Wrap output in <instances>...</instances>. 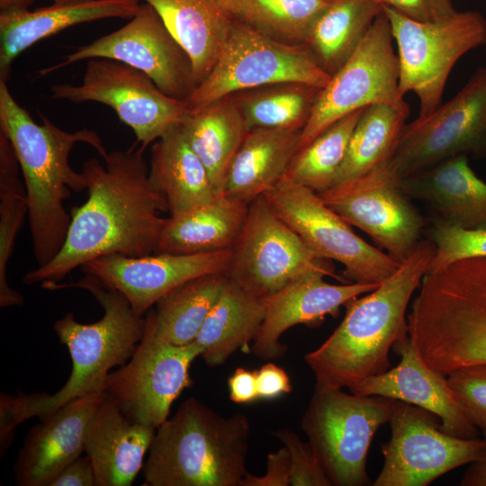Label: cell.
Returning <instances> with one entry per match:
<instances>
[{"label": "cell", "mask_w": 486, "mask_h": 486, "mask_svg": "<svg viewBox=\"0 0 486 486\" xmlns=\"http://www.w3.org/2000/svg\"><path fill=\"white\" fill-rule=\"evenodd\" d=\"M144 150L140 146L115 150L104 157V165L96 158L83 164L88 197L72 209L60 251L28 272L25 284L42 288L60 283L75 268L103 256L154 254L166 220L159 212L167 210L149 184Z\"/></svg>", "instance_id": "cell-1"}, {"label": "cell", "mask_w": 486, "mask_h": 486, "mask_svg": "<svg viewBox=\"0 0 486 486\" xmlns=\"http://www.w3.org/2000/svg\"><path fill=\"white\" fill-rule=\"evenodd\" d=\"M435 253V244L421 239L400 266L374 290L348 301L339 326L305 356L316 383L347 388L392 368L390 349L409 338L406 311Z\"/></svg>", "instance_id": "cell-2"}, {"label": "cell", "mask_w": 486, "mask_h": 486, "mask_svg": "<svg viewBox=\"0 0 486 486\" xmlns=\"http://www.w3.org/2000/svg\"><path fill=\"white\" fill-rule=\"evenodd\" d=\"M72 287L90 292L103 307L104 315L92 324L78 322L71 312L55 321L54 330L69 351L71 374L52 395L1 393L0 430L5 436L14 435L16 427L33 416L41 417L75 399L104 392L111 370L128 362L143 337L146 319L132 309L122 293L94 275L43 288L54 291Z\"/></svg>", "instance_id": "cell-3"}, {"label": "cell", "mask_w": 486, "mask_h": 486, "mask_svg": "<svg viewBox=\"0 0 486 486\" xmlns=\"http://www.w3.org/2000/svg\"><path fill=\"white\" fill-rule=\"evenodd\" d=\"M40 116L42 124H38L14 98L7 82L0 80V131L9 139L23 176L38 267L52 260L65 243L71 215L64 202L71 191L86 190L84 174L69 164L74 146L86 143L103 158L108 153L96 131H66Z\"/></svg>", "instance_id": "cell-4"}, {"label": "cell", "mask_w": 486, "mask_h": 486, "mask_svg": "<svg viewBox=\"0 0 486 486\" xmlns=\"http://www.w3.org/2000/svg\"><path fill=\"white\" fill-rule=\"evenodd\" d=\"M250 422L223 417L191 397L157 429L142 472L143 486H241Z\"/></svg>", "instance_id": "cell-5"}, {"label": "cell", "mask_w": 486, "mask_h": 486, "mask_svg": "<svg viewBox=\"0 0 486 486\" xmlns=\"http://www.w3.org/2000/svg\"><path fill=\"white\" fill-rule=\"evenodd\" d=\"M410 332L425 363L446 376L486 364V257L461 260L428 274Z\"/></svg>", "instance_id": "cell-6"}, {"label": "cell", "mask_w": 486, "mask_h": 486, "mask_svg": "<svg viewBox=\"0 0 486 486\" xmlns=\"http://www.w3.org/2000/svg\"><path fill=\"white\" fill-rule=\"evenodd\" d=\"M393 400L316 383L301 426L330 486L372 484L368 450L378 428L389 422Z\"/></svg>", "instance_id": "cell-7"}, {"label": "cell", "mask_w": 486, "mask_h": 486, "mask_svg": "<svg viewBox=\"0 0 486 486\" xmlns=\"http://www.w3.org/2000/svg\"><path fill=\"white\" fill-rule=\"evenodd\" d=\"M329 78L306 45L280 41L232 22L213 68L185 102L190 111H195L252 88L280 83L322 88Z\"/></svg>", "instance_id": "cell-8"}, {"label": "cell", "mask_w": 486, "mask_h": 486, "mask_svg": "<svg viewBox=\"0 0 486 486\" xmlns=\"http://www.w3.org/2000/svg\"><path fill=\"white\" fill-rule=\"evenodd\" d=\"M398 50L400 92H413L419 100L418 116L440 104L449 74L457 60L483 44L486 20L477 11H457L436 22L412 21L382 5Z\"/></svg>", "instance_id": "cell-9"}, {"label": "cell", "mask_w": 486, "mask_h": 486, "mask_svg": "<svg viewBox=\"0 0 486 486\" xmlns=\"http://www.w3.org/2000/svg\"><path fill=\"white\" fill-rule=\"evenodd\" d=\"M393 40L390 21L382 10L354 53L320 90L297 151L342 117L372 104H385L410 115L400 92Z\"/></svg>", "instance_id": "cell-10"}, {"label": "cell", "mask_w": 486, "mask_h": 486, "mask_svg": "<svg viewBox=\"0 0 486 486\" xmlns=\"http://www.w3.org/2000/svg\"><path fill=\"white\" fill-rule=\"evenodd\" d=\"M227 274L242 289L264 300L305 276L339 279L327 259L306 246L264 194L248 204L244 226L231 248Z\"/></svg>", "instance_id": "cell-11"}, {"label": "cell", "mask_w": 486, "mask_h": 486, "mask_svg": "<svg viewBox=\"0 0 486 486\" xmlns=\"http://www.w3.org/2000/svg\"><path fill=\"white\" fill-rule=\"evenodd\" d=\"M264 195L316 256L344 266L349 283L381 284L400 266L389 254L357 236L318 193L286 176Z\"/></svg>", "instance_id": "cell-12"}, {"label": "cell", "mask_w": 486, "mask_h": 486, "mask_svg": "<svg viewBox=\"0 0 486 486\" xmlns=\"http://www.w3.org/2000/svg\"><path fill=\"white\" fill-rule=\"evenodd\" d=\"M53 99L97 102L111 107L143 149L180 124L190 112L185 100L161 91L144 72L107 58L88 59L79 85L54 84Z\"/></svg>", "instance_id": "cell-13"}, {"label": "cell", "mask_w": 486, "mask_h": 486, "mask_svg": "<svg viewBox=\"0 0 486 486\" xmlns=\"http://www.w3.org/2000/svg\"><path fill=\"white\" fill-rule=\"evenodd\" d=\"M145 331L126 364L109 374L104 392L131 420L157 429L194 380L189 369L202 354L196 342L176 346L159 337L147 313Z\"/></svg>", "instance_id": "cell-14"}, {"label": "cell", "mask_w": 486, "mask_h": 486, "mask_svg": "<svg viewBox=\"0 0 486 486\" xmlns=\"http://www.w3.org/2000/svg\"><path fill=\"white\" fill-rule=\"evenodd\" d=\"M389 423L392 436L382 445L384 463L374 486H427L486 454L483 439L452 436L436 414L410 403L394 400Z\"/></svg>", "instance_id": "cell-15"}, {"label": "cell", "mask_w": 486, "mask_h": 486, "mask_svg": "<svg viewBox=\"0 0 486 486\" xmlns=\"http://www.w3.org/2000/svg\"><path fill=\"white\" fill-rule=\"evenodd\" d=\"M486 154V68L449 101L406 123L389 163L406 177L459 155Z\"/></svg>", "instance_id": "cell-16"}, {"label": "cell", "mask_w": 486, "mask_h": 486, "mask_svg": "<svg viewBox=\"0 0 486 486\" xmlns=\"http://www.w3.org/2000/svg\"><path fill=\"white\" fill-rule=\"evenodd\" d=\"M319 195L345 221L368 234L400 263L421 240L424 220L389 160Z\"/></svg>", "instance_id": "cell-17"}, {"label": "cell", "mask_w": 486, "mask_h": 486, "mask_svg": "<svg viewBox=\"0 0 486 486\" xmlns=\"http://www.w3.org/2000/svg\"><path fill=\"white\" fill-rule=\"evenodd\" d=\"M107 58L128 64L147 74L165 94L186 100L195 88L192 61L166 28L154 7L140 4L122 28L79 46L61 61L39 70L46 76L70 64Z\"/></svg>", "instance_id": "cell-18"}, {"label": "cell", "mask_w": 486, "mask_h": 486, "mask_svg": "<svg viewBox=\"0 0 486 486\" xmlns=\"http://www.w3.org/2000/svg\"><path fill=\"white\" fill-rule=\"evenodd\" d=\"M231 249L196 254L103 256L80 266L86 274L122 293L132 309L143 315L169 292L196 277L227 273Z\"/></svg>", "instance_id": "cell-19"}, {"label": "cell", "mask_w": 486, "mask_h": 486, "mask_svg": "<svg viewBox=\"0 0 486 486\" xmlns=\"http://www.w3.org/2000/svg\"><path fill=\"white\" fill-rule=\"evenodd\" d=\"M104 392L75 399L39 417L24 437L14 465L18 486H49L71 462L85 452L87 423Z\"/></svg>", "instance_id": "cell-20"}, {"label": "cell", "mask_w": 486, "mask_h": 486, "mask_svg": "<svg viewBox=\"0 0 486 486\" xmlns=\"http://www.w3.org/2000/svg\"><path fill=\"white\" fill-rule=\"evenodd\" d=\"M392 350L400 363L387 372L360 382L351 392L378 395L410 403L433 412L446 433L461 437H478V428L469 418L449 387L446 376L429 367L410 337Z\"/></svg>", "instance_id": "cell-21"}, {"label": "cell", "mask_w": 486, "mask_h": 486, "mask_svg": "<svg viewBox=\"0 0 486 486\" xmlns=\"http://www.w3.org/2000/svg\"><path fill=\"white\" fill-rule=\"evenodd\" d=\"M379 284H332L319 274L290 283L265 299L266 314L253 340V354L262 359L284 356L286 346L280 342V338L288 328L298 324L316 325L327 315L337 317L342 305L374 290Z\"/></svg>", "instance_id": "cell-22"}, {"label": "cell", "mask_w": 486, "mask_h": 486, "mask_svg": "<svg viewBox=\"0 0 486 486\" xmlns=\"http://www.w3.org/2000/svg\"><path fill=\"white\" fill-rule=\"evenodd\" d=\"M140 0L55 2L32 11L0 12V80L7 82L14 59L36 42L82 22L107 18H132Z\"/></svg>", "instance_id": "cell-23"}, {"label": "cell", "mask_w": 486, "mask_h": 486, "mask_svg": "<svg viewBox=\"0 0 486 486\" xmlns=\"http://www.w3.org/2000/svg\"><path fill=\"white\" fill-rule=\"evenodd\" d=\"M155 433L129 418L104 392L85 434V453L93 464L96 486L131 485Z\"/></svg>", "instance_id": "cell-24"}, {"label": "cell", "mask_w": 486, "mask_h": 486, "mask_svg": "<svg viewBox=\"0 0 486 486\" xmlns=\"http://www.w3.org/2000/svg\"><path fill=\"white\" fill-rule=\"evenodd\" d=\"M410 198L432 207L438 220L464 229L486 227V183L459 155L401 178Z\"/></svg>", "instance_id": "cell-25"}, {"label": "cell", "mask_w": 486, "mask_h": 486, "mask_svg": "<svg viewBox=\"0 0 486 486\" xmlns=\"http://www.w3.org/2000/svg\"><path fill=\"white\" fill-rule=\"evenodd\" d=\"M148 178L170 216L201 206L217 196L210 176L188 144L180 124L152 145Z\"/></svg>", "instance_id": "cell-26"}, {"label": "cell", "mask_w": 486, "mask_h": 486, "mask_svg": "<svg viewBox=\"0 0 486 486\" xmlns=\"http://www.w3.org/2000/svg\"><path fill=\"white\" fill-rule=\"evenodd\" d=\"M248 204L220 194L189 212L166 218L154 254H196L231 249Z\"/></svg>", "instance_id": "cell-27"}, {"label": "cell", "mask_w": 486, "mask_h": 486, "mask_svg": "<svg viewBox=\"0 0 486 486\" xmlns=\"http://www.w3.org/2000/svg\"><path fill=\"white\" fill-rule=\"evenodd\" d=\"M180 126L217 194H223L233 160L249 131L234 95L190 111Z\"/></svg>", "instance_id": "cell-28"}, {"label": "cell", "mask_w": 486, "mask_h": 486, "mask_svg": "<svg viewBox=\"0 0 486 486\" xmlns=\"http://www.w3.org/2000/svg\"><path fill=\"white\" fill-rule=\"evenodd\" d=\"M301 132L250 130L233 160L223 194L249 204L271 189L285 175L298 150Z\"/></svg>", "instance_id": "cell-29"}, {"label": "cell", "mask_w": 486, "mask_h": 486, "mask_svg": "<svg viewBox=\"0 0 486 486\" xmlns=\"http://www.w3.org/2000/svg\"><path fill=\"white\" fill-rule=\"evenodd\" d=\"M188 54L195 86L213 68L232 21L215 0H145Z\"/></svg>", "instance_id": "cell-30"}, {"label": "cell", "mask_w": 486, "mask_h": 486, "mask_svg": "<svg viewBox=\"0 0 486 486\" xmlns=\"http://www.w3.org/2000/svg\"><path fill=\"white\" fill-rule=\"evenodd\" d=\"M265 314V300L248 292L228 276L194 340L203 349L205 363L218 366L238 349L247 347L258 332Z\"/></svg>", "instance_id": "cell-31"}, {"label": "cell", "mask_w": 486, "mask_h": 486, "mask_svg": "<svg viewBox=\"0 0 486 486\" xmlns=\"http://www.w3.org/2000/svg\"><path fill=\"white\" fill-rule=\"evenodd\" d=\"M382 10L377 0H335L314 22L305 45L330 76L350 58Z\"/></svg>", "instance_id": "cell-32"}, {"label": "cell", "mask_w": 486, "mask_h": 486, "mask_svg": "<svg viewBox=\"0 0 486 486\" xmlns=\"http://www.w3.org/2000/svg\"><path fill=\"white\" fill-rule=\"evenodd\" d=\"M227 277V273L202 275L158 300L155 308L148 310L157 334L176 346L194 342L206 317L217 302Z\"/></svg>", "instance_id": "cell-33"}, {"label": "cell", "mask_w": 486, "mask_h": 486, "mask_svg": "<svg viewBox=\"0 0 486 486\" xmlns=\"http://www.w3.org/2000/svg\"><path fill=\"white\" fill-rule=\"evenodd\" d=\"M232 21L271 38L304 44L320 14L330 2L325 0H215Z\"/></svg>", "instance_id": "cell-34"}, {"label": "cell", "mask_w": 486, "mask_h": 486, "mask_svg": "<svg viewBox=\"0 0 486 486\" xmlns=\"http://www.w3.org/2000/svg\"><path fill=\"white\" fill-rule=\"evenodd\" d=\"M408 115L385 104L364 109L333 186L383 165L392 157Z\"/></svg>", "instance_id": "cell-35"}, {"label": "cell", "mask_w": 486, "mask_h": 486, "mask_svg": "<svg viewBox=\"0 0 486 486\" xmlns=\"http://www.w3.org/2000/svg\"><path fill=\"white\" fill-rule=\"evenodd\" d=\"M321 88L302 83H280L233 94L248 130H302Z\"/></svg>", "instance_id": "cell-36"}, {"label": "cell", "mask_w": 486, "mask_h": 486, "mask_svg": "<svg viewBox=\"0 0 486 486\" xmlns=\"http://www.w3.org/2000/svg\"><path fill=\"white\" fill-rule=\"evenodd\" d=\"M364 109L342 117L297 151L284 176L318 194L332 187Z\"/></svg>", "instance_id": "cell-37"}, {"label": "cell", "mask_w": 486, "mask_h": 486, "mask_svg": "<svg viewBox=\"0 0 486 486\" xmlns=\"http://www.w3.org/2000/svg\"><path fill=\"white\" fill-rule=\"evenodd\" d=\"M21 166L14 149L0 131V307L21 306L22 295L7 283V265L12 256L15 238L29 212L25 186L19 172Z\"/></svg>", "instance_id": "cell-38"}, {"label": "cell", "mask_w": 486, "mask_h": 486, "mask_svg": "<svg viewBox=\"0 0 486 486\" xmlns=\"http://www.w3.org/2000/svg\"><path fill=\"white\" fill-rule=\"evenodd\" d=\"M432 238L435 253L428 271L464 259L486 257V227L464 229L436 219Z\"/></svg>", "instance_id": "cell-39"}, {"label": "cell", "mask_w": 486, "mask_h": 486, "mask_svg": "<svg viewBox=\"0 0 486 486\" xmlns=\"http://www.w3.org/2000/svg\"><path fill=\"white\" fill-rule=\"evenodd\" d=\"M446 381L472 423L482 431L486 429V364L454 369Z\"/></svg>", "instance_id": "cell-40"}, {"label": "cell", "mask_w": 486, "mask_h": 486, "mask_svg": "<svg viewBox=\"0 0 486 486\" xmlns=\"http://www.w3.org/2000/svg\"><path fill=\"white\" fill-rule=\"evenodd\" d=\"M273 434L282 442L290 456V485L330 486L310 444L302 441L297 434L282 428Z\"/></svg>", "instance_id": "cell-41"}, {"label": "cell", "mask_w": 486, "mask_h": 486, "mask_svg": "<svg viewBox=\"0 0 486 486\" xmlns=\"http://www.w3.org/2000/svg\"><path fill=\"white\" fill-rule=\"evenodd\" d=\"M403 16L420 22H436L457 13L453 0H377Z\"/></svg>", "instance_id": "cell-42"}, {"label": "cell", "mask_w": 486, "mask_h": 486, "mask_svg": "<svg viewBox=\"0 0 486 486\" xmlns=\"http://www.w3.org/2000/svg\"><path fill=\"white\" fill-rule=\"evenodd\" d=\"M290 485V456L283 446L267 456L266 472L263 476L248 473L241 486H289Z\"/></svg>", "instance_id": "cell-43"}, {"label": "cell", "mask_w": 486, "mask_h": 486, "mask_svg": "<svg viewBox=\"0 0 486 486\" xmlns=\"http://www.w3.org/2000/svg\"><path fill=\"white\" fill-rule=\"evenodd\" d=\"M256 381L258 399H274L292 390L287 373L271 362L256 370Z\"/></svg>", "instance_id": "cell-44"}, {"label": "cell", "mask_w": 486, "mask_h": 486, "mask_svg": "<svg viewBox=\"0 0 486 486\" xmlns=\"http://www.w3.org/2000/svg\"><path fill=\"white\" fill-rule=\"evenodd\" d=\"M49 486H96L93 464L86 454L67 465Z\"/></svg>", "instance_id": "cell-45"}, {"label": "cell", "mask_w": 486, "mask_h": 486, "mask_svg": "<svg viewBox=\"0 0 486 486\" xmlns=\"http://www.w3.org/2000/svg\"><path fill=\"white\" fill-rule=\"evenodd\" d=\"M230 400L238 404L249 403L258 399L256 370L237 368L228 379Z\"/></svg>", "instance_id": "cell-46"}, {"label": "cell", "mask_w": 486, "mask_h": 486, "mask_svg": "<svg viewBox=\"0 0 486 486\" xmlns=\"http://www.w3.org/2000/svg\"><path fill=\"white\" fill-rule=\"evenodd\" d=\"M461 486H486V454L470 464L460 482Z\"/></svg>", "instance_id": "cell-47"}, {"label": "cell", "mask_w": 486, "mask_h": 486, "mask_svg": "<svg viewBox=\"0 0 486 486\" xmlns=\"http://www.w3.org/2000/svg\"><path fill=\"white\" fill-rule=\"evenodd\" d=\"M33 0H0V9L28 8Z\"/></svg>", "instance_id": "cell-48"}, {"label": "cell", "mask_w": 486, "mask_h": 486, "mask_svg": "<svg viewBox=\"0 0 486 486\" xmlns=\"http://www.w3.org/2000/svg\"><path fill=\"white\" fill-rule=\"evenodd\" d=\"M54 2H70V1H81V0H53Z\"/></svg>", "instance_id": "cell-49"}, {"label": "cell", "mask_w": 486, "mask_h": 486, "mask_svg": "<svg viewBox=\"0 0 486 486\" xmlns=\"http://www.w3.org/2000/svg\"><path fill=\"white\" fill-rule=\"evenodd\" d=\"M482 435H483V441L485 442L486 444V429L482 430Z\"/></svg>", "instance_id": "cell-50"}, {"label": "cell", "mask_w": 486, "mask_h": 486, "mask_svg": "<svg viewBox=\"0 0 486 486\" xmlns=\"http://www.w3.org/2000/svg\"><path fill=\"white\" fill-rule=\"evenodd\" d=\"M482 45H484L485 50H486V35H485L484 41H483V44H482Z\"/></svg>", "instance_id": "cell-51"}, {"label": "cell", "mask_w": 486, "mask_h": 486, "mask_svg": "<svg viewBox=\"0 0 486 486\" xmlns=\"http://www.w3.org/2000/svg\"><path fill=\"white\" fill-rule=\"evenodd\" d=\"M325 1H327V2H333V1H335V0H325Z\"/></svg>", "instance_id": "cell-52"}]
</instances>
